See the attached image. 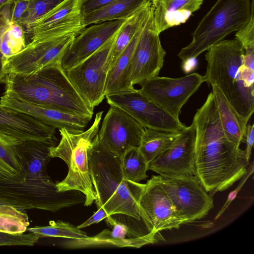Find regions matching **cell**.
I'll return each instance as SVG.
<instances>
[{
  "instance_id": "1",
  "label": "cell",
  "mask_w": 254,
  "mask_h": 254,
  "mask_svg": "<svg viewBox=\"0 0 254 254\" xmlns=\"http://www.w3.org/2000/svg\"><path fill=\"white\" fill-rule=\"evenodd\" d=\"M196 176L211 196L224 191L247 172L245 150L230 140L222 127L212 93L195 113Z\"/></svg>"
},
{
  "instance_id": "35",
  "label": "cell",
  "mask_w": 254,
  "mask_h": 254,
  "mask_svg": "<svg viewBox=\"0 0 254 254\" xmlns=\"http://www.w3.org/2000/svg\"><path fill=\"white\" fill-rule=\"evenodd\" d=\"M253 172L254 163H252L251 165H250V166L248 168V171L246 174L241 179V181L237 187L234 190L229 193L227 200L215 216L214 219L215 220L218 219L228 208L232 202L235 199L237 194L242 188L245 183Z\"/></svg>"
},
{
  "instance_id": "5",
  "label": "cell",
  "mask_w": 254,
  "mask_h": 254,
  "mask_svg": "<svg viewBox=\"0 0 254 254\" xmlns=\"http://www.w3.org/2000/svg\"><path fill=\"white\" fill-rule=\"evenodd\" d=\"M5 90L20 99L71 114L93 117L94 109L76 91L63 69L61 61L29 74H7Z\"/></svg>"
},
{
  "instance_id": "3",
  "label": "cell",
  "mask_w": 254,
  "mask_h": 254,
  "mask_svg": "<svg viewBox=\"0 0 254 254\" xmlns=\"http://www.w3.org/2000/svg\"><path fill=\"white\" fill-rule=\"evenodd\" d=\"M87 153L97 208H103L109 216L124 215L142 221L139 202L145 184L126 178L121 157L105 147L98 134Z\"/></svg>"
},
{
  "instance_id": "2",
  "label": "cell",
  "mask_w": 254,
  "mask_h": 254,
  "mask_svg": "<svg viewBox=\"0 0 254 254\" xmlns=\"http://www.w3.org/2000/svg\"><path fill=\"white\" fill-rule=\"evenodd\" d=\"M58 140H27L21 144L24 158L23 174L0 180V204L25 211L38 209L55 212L85 201L78 190L59 192L47 168L51 160L50 148Z\"/></svg>"
},
{
  "instance_id": "38",
  "label": "cell",
  "mask_w": 254,
  "mask_h": 254,
  "mask_svg": "<svg viewBox=\"0 0 254 254\" xmlns=\"http://www.w3.org/2000/svg\"><path fill=\"white\" fill-rule=\"evenodd\" d=\"M245 141L246 147L245 150L246 157L249 162L254 141V125H247L246 128Z\"/></svg>"
},
{
  "instance_id": "37",
  "label": "cell",
  "mask_w": 254,
  "mask_h": 254,
  "mask_svg": "<svg viewBox=\"0 0 254 254\" xmlns=\"http://www.w3.org/2000/svg\"><path fill=\"white\" fill-rule=\"evenodd\" d=\"M115 0H82L81 9L82 16Z\"/></svg>"
},
{
  "instance_id": "36",
  "label": "cell",
  "mask_w": 254,
  "mask_h": 254,
  "mask_svg": "<svg viewBox=\"0 0 254 254\" xmlns=\"http://www.w3.org/2000/svg\"><path fill=\"white\" fill-rule=\"evenodd\" d=\"M30 0H15L10 16V22L19 24L21 19L26 11Z\"/></svg>"
},
{
  "instance_id": "4",
  "label": "cell",
  "mask_w": 254,
  "mask_h": 254,
  "mask_svg": "<svg viewBox=\"0 0 254 254\" xmlns=\"http://www.w3.org/2000/svg\"><path fill=\"white\" fill-rule=\"evenodd\" d=\"M244 50L237 39L223 40L205 55V82L216 85L238 115L248 122L254 112V63L244 60Z\"/></svg>"
},
{
  "instance_id": "39",
  "label": "cell",
  "mask_w": 254,
  "mask_h": 254,
  "mask_svg": "<svg viewBox=\"0 0 254 254\" xmlns=\"http://www.w3.org/2000/svg\"><path fill=\"white\" fill-rule=\"evenodd\" d=\"M108 216V214L106 213L105 210L102 207H99L97 208V211L95 212L92 216L82 224L77 227L78 228L81 229L89 226L92 224L97 223Z\"/></svg>"
},
{
  "instance_id": "40",
  "label": "cell",
  "mask_w": 254,
  "mask_h": 254,
  "mask_svg": "<svg viewBox=\"0 0 254 254\" xmlns=\"http://www.w3.org/2000/svg\"><path fill=\"white\" fill-rule=\"evenodd\" d=\"M197 65L196 58H190L182 62V68L184 72L189 73L195 69Z\"/></svg>"
},
{
  "instance_id": "12",
  "label": "cell",
  "mask_w": 254,
  "mask_h": 254,
  "mask_svg": "<svg viewBox=\"0 0 254 254\" xmlns=\"http://www.w3.org/2000/svg\"><path fill=\"white\" fill-rule=\"evenodd\" d=\"M82 0H63L49 12L26 27L31 42L55 39L69 34L78 35L82 25Z\"/></svg>"
},
{
  "instance_id": "19",
  "label": "cell",
  "mask_w": 254,
  "mask_h": 254,
  "mask_svg": "<svg viewBox=\"0 0 254 254\" xmlns=\"http://www.w3.org/2000/svg\"><path fill=\"white\" fill-rule=\"evenodd\" d=\"M107 223L112 229H105L93 236L80 239H68L61 246L68 249H81L102 247H133L143 246L163 240L160 233L150 232L138 236L132 232L125 223L116 221L110 216L106 218Z\"/></svg>"
},
{
  "instance_id": "29",
  "label": "cell",
  "mask_w": 254,
  "mask_h": 254,
  "mask_svg": "<svg viewBox=\"0 0 254 254\" xmlns=\"http://www.w3.org/2000/svg\"><path fill=\"white\" fill-rule=\"evenodd\" d=\"M29 225V218L24 211L0 204V231L21 234L26 231Z\"/></svg>"
},
{
  "instance_id": "23",
  "label": "cell",
  "mask_w": 254,
  "mask_h": 254,
  "mask_svg": "<svg viewBox=\"0 0 254 254\" xmlns=\"http://www.w3.org/2000/svg\"><path fill=\"white\" fill-rule=\"evenodd\" d=\"M143 24L115 62L110 66L106 82L105 96L135 89L130 79L131 58Z\"/></svg>"
},
{
  "instance_id": "25",
  "label": "cell",
  "mask_w": 254,
  "mask_h": 254,
  "mask_svg": "<svg viewBox=\"0 0 254 254\" xmlns=\"http://www.w3.org/2000/svg\"><path fill=\"white\" fill-rule=\"evenodd\" d=\"M148 0H117L82 16L84 27L92 24L125 20L143 6Z\"/></svg>"
},
{
  "instance_id": "16",
  "label": "cell",
  "mask_w": 254,
  "mask_h": 254,
  "mask_svg": "<svg viewBox=\"0 0 254 254\" xmlns=\"http://www.w3.org/2000/svg\"><path fill=\"white\" fill-rule=\"evenodd\" d=\"M144 128L123 110L110 106L97 134L105 147L122 157L127 150L139 148Z\"/></svg>"
},
{
  "instance_id": "8",
  "label": "cell",
  "mask_w": 254,
  "mask_h": 254,
  "mask_svg": "<svg viewBox=\"0 0 254 254\" xmlns=\"http://www.w3.org/2000/svg\"><path fill=\"white\" fill-rule=\"evenodd\" d=\"M116 33L92 55L65 71L76 91L84 102L93 109L105 98V89L111 65V49Z\"/></svg>"
},
{
  "instance_id": "42",
  "label": "cell",
  "mask_w": 254,
  "mask_h": 254,
  "mask_svg": "<svg viewBox=\"0 0 254 254\" xmlns=\"http://www.w3.org/2000/svg\"><path fill=\"white\" fill-rule=\"evenodd\" d=\"M9 23V17L4 15L0 16V37L7 28Z\"/></svg>"
},
{
  "instance_id": "13",
  "label": "cell",
  "mask_w": 254,
  "mask_h": 254,
  "mask_svg": "<svg viewBox=\"0 0 254 254\" xmlns=\"http://www.w3.org/2000/svg\"><path fill=\"white\" fill-rule=\"evenodd\" d=\"M159 35L154 26L151 4L131 56L130 79L133 86L157 76L162 68L166 52Z\"/></svg>"
},
{
  "instance_id": "30",
  "label": "cell",
  "mask_w": 254,
  "mask_h": 254,
  "mask_svg": "<svg viewBox=\"0 0 254 254\" xmlns=\"http://www.w3.org/2000/svg\"><path fill=\"white\" fill-rule=\"evenodd\" d=\"M26 231L37 234L40 238L46 237H59L67 239L87 238V234L68 222L62 221L49 222V225L28 228Z\"/></svg>"
},
{
  "instance_id": "18",
  "label": "cell",
  "mask_w": 254,
  "mask_h": 254,
  "mask_svg": "<svg viewBox=\"0 0 254 254\" xmlns=\"http://www.w3.org/2000/svg\"><path fill=\"white\" fill-rule=\"evenodd\" d=\"M0 105L29 115L55 129H64L72 133L83 132L92 118L30 103L7 90L0 97Z\"/></svg>"
},
{
  "instance_id": "31",
  "label": "cell",
  "mask_w": 254,
  "mask_h": 254,
  "mask_svg": "<svg viewBox=\"0 0 254 254\" xmlns=\"http://www.w3.org/2000/svg\"><path fill=\"white\" fill-rule=\"evenodd\" d=\"M122 167L126 178L139 183L146 179L148 164L138 148L127 150L121 157Z\"/></svg>"
},
{
  "instance_id": "28",
  "label": "cell",
  "mask_w": 254,
  "mask_h": 254,
  "mask_svg": "<svg viewBox=\"0 0 254 254\" xmlns=\"http://www.w3.org/2000/svg\"><path fill=\"white\" fill-rule=\"evenodd\" d=\"M179 133L145 128L138 148L147 163H150L169 147Z\"/></svg>"
},
{
  "instance_id": "41",
  "label": "cell",
  "mask_w": 254,
  "mask_h": 254,
  "mask_svg": "<svg viewBox=\"0 0 254 254\" xmlns=\"http://www.w3.org/2000/svg\"><path fill=\"white\" fill-rule=\"evenodd\" d=\"M5 60V59L0 50V83H5L6 81L7 74L5 73L3 69Z\"/></svg>"
},
{
  "instance_id": "9",
  "label": "cell",
  "mask_w": 254,
  "mask_h": 254,
  "mask_svg": "<svg viewBox=\"0 0 254 254\" xmlns=\"http://www.w3.org/2000/svg\"><path fill=\"white\" fill-rule=\"evenodd\" d=\"M162 186L183 224L205 217L213 200L196 175L161 176Z\"/></svg>"
},
{
  "instance_id": "26",
  "label": "cell",
  "mask_w": 254,
  "mask_h": 254,
  "mask_svg": "<svg viewBox=\"0 0 254 254\" xmlns=\"http://www.w3.org/2000/svg\"><path fill=\"white\" fill-rule=\"evenodd\" d=\"M151 4V0H148L143 6L125 19L120 26L116 33L111 49V65L142 26L150 12Z\"/></svg>"
},
{
  "instance_id": "32",
  "label": "cell",
  "mask_w": 254,
  "mask_h": 254,
  "mask_svg": "<svg viewBox=\"0 0 254 254\" xmlns=\"http://www.w3.org/2000/svg\"><path fill=\"white\" fill-rule=\"evenodd\" d=\"M63 0H30L28 7L19 24L28 26L32 23L49 12Z\"/></svg>"
},
{
  "instance_id": "33",
  "label": "cell",
  "mask_w": 254,
  "mask_h": 254,
  "mask_svg": "<svg viewBox=\"0 0 254 254\" xmlns=\"http://www.w3.org/2000/svg\"><path fill=\"white\" fill-rule=\"evenodd\" d=\"M28 232L21 234H11L0 231V246H34L38 242L40 237L36 234Z\"/></svg>"
},
{
  "instance_id": "17",
  "label": "cell",
  "mask_w": 254,
  "mask_h": 254,
  "mask_svg": "<svg viewBox=\"0 0 254 254\" xmlns=\"http://www.w3.org/2000/svg\"><path fill=\"white\" fill-rule=\"evenodd\" d=\"M195 137L196 129L192 122L179 133L169 147L148 164V170L160 176L196 175Z\"/></svg>"
},
{
  "instance_id": "24",
  "label": "cell",
  "mask_w": 254,
  "mask_h": 254,
  "mask_svg": "<svg viewBox=\"0 0 254 254\" xmlns=\"http://www.w3.org/2000/svg\"><path fill=\"white\" fill-rule=\"evenodd\" d=\"M211 87L224 132L230 140L240 146L242 142H245L248 123L238 115L218 86Z\"/></svg>"
},
{
  "instance_id": "43",
  "label": "cell",
  "mask_w": 254,
  "mask_h": 254,
  "mask_svg": "<svg viewBox=\"0 0 254 254\" xmlns=\"http://www.w3.org/2000/svg\"><path fill=\"white\" fill-rule=\"evenodd\" d=\"M15 0H0V15L1 12L8 5H10Z\"/></svg>"
},
{
  "instance_id": "22",
  "label": "cell",
  "mask_w": 254,
  "mask_h": 254,
  "mask_svg": "<svg viewBox=\"0 0 254 254\" xmlns=\"http://www.w3.org/2000/svg\"><path fill=\"white\" fill-rule=\"evenodd\" d=\"M204 0H151L153 21L157 33L186 23Z\"/></svg>"
},
{
  "instance_id": "21",
  "label": "cell",
  "mask_w": 254,
  "mask_h": 254,
  "mask_svg": "<svg viewBox=\"0 0 254 254\" xmlns=\"http://www.w3.org/2000/svg\"><path fill=\"white\" fill-rule=\"evenodd\" d=\"M56 129L24 113L0 105V137L6 140H57Z\"/></svg>"
},
{
  "instance_id": "7",
  "label": "cell",
  "mask_w": 254,
  "mask_h": 254,
  "mask_svg": "<svg viewBox=\"0 0 254 254\" xmlns=\"http://www.w3.org/2000/svg\"><path fill=\"white\" fill-rule=\"evenodd\" d=\"M103 111L95 115L91 126L80 133H72L64 129H59L61 138L58 145L51 146L50 155L63 160L68 167L66 177L55 183L59 192L78 190L85 196L84 205L90 206L96 199L88 166V148L97 134Z\"/></svg>"
},
{
  "instance_id": "6",
  "label": "cell",
  "mask_w": 254,
  "mask_h": 254,
  "mask_svg": "<svg viewBox=\"0 0 254 254\" xmlns=\"http://www.w3.org/2000/svg\"><path fill=\"white\" fill-rule=\"evenodd\" d=\"M254 12V0H217L198 23L192 40L178 56L183 61L196 58L229 34L243 28Z\"/></svg>"
},
{
  "instance_id": "20",
  "label": "cell",
  "mask_w": 254,
  "mask_h": 254,
  "mask_svg": "<svg viewBox=\"0 0 254 254\" xmlns=\"http://www.w3.org/2000/svg\"><path fill=\"white\" fill-rule=\"evenodd\" d=\"M124 20L106 21L85 27L65 51L61 61L63 69L66 71L92 55L116 33Z\"/></svg>"
},
{
  "instance_id": "11",
  "label": "cell",
  "mask_w": 254,
  "mask_h": 254,
  "mask_svg": "<svg viewBox=\"0 0 254 254\" xmlns=\"http://www.w3.org/2000/svg\"><path fill=\"white\" fill-rule=\"evenodd\" d=\"M205 82L197 73L172 78L158 76L141 83L139 91L174 117L179 119L181 109Z\"/></svg>"
},
{
  "instance_id": "27",
  "label": "cell",
  "mask_w": 254,
  "mask_h": 254,
  "mask_svg": "<svg viewBox=\"0 0 254 254\" xmlns=\"http://www.w3.org/2000/svg\"><path fill=\"white\" fill-rule=\"evenodd\" d=\"M23 141L0 137V180L22 175L24 158L21 143Z\"/></svg>"
},
{
  "instance_id": "34",
  "label": "cell",
  "mask_w": 254,
  "mask_h": 254,
  "mask_svg": "<svg viewBox=\"0 0 254 254\" xmlns=\"http://www.w3.org/2000/svg\"><path fill=\"white\" fill-rule=\"evenodd\" d=\"M5 34L7 40L14 55L26 46L24 30L20 24L10 22L5 30Z\"/></svg>"
},
{
  "instance_id": "10",
  "label": "cell",
  "mask_w": 254,
  "mask_h": 254,
  "mask_svg": "<svg viewBox=\"0 0 254 254\" xmlns=\"http://www.w3.org/2000/svg\"><path fill=\"white\" fill-rule=\"evenodd\" d=\"M105 98L110 106L123 110L144 128L179 133L186 127L139 89L107 95Z\"/></svg>"
},
{
  "instance_id": "14",
  "label": "cell",
  "mask_w": 254,
  "mask_h": 254,
  "mask_svg": "<svg viewBox=\"0 0 254 254\" xmlns=\"http://www.w3.org/2000/svg\"><path fill=\"white\" fill-rule=\"evenodd\" d=\"M75 36L71 34L52 40L30 42L20 52L5 59L3 65L5 73L29 74L62 61Z\"/></svg>"
},
{
  "instance_id": "15",
  "label": "cell",
  "mask_w": 254,
  "mask_h": 254,
  "mask_svg": "<svg viewBox=\"0 0 254 254\" xmlns=\"http://www.w3.org/2000/svg\"><path fill=\"white\" fill-rule=\"evenodd\" d=\"M139 205L142 221L149 232L178 229L183 224L163 188L160 175L152 176L145 184Z\"/></svg>"
}]
</instances>
